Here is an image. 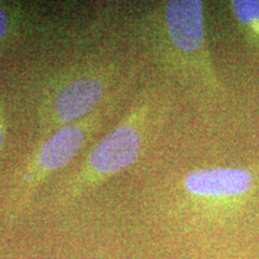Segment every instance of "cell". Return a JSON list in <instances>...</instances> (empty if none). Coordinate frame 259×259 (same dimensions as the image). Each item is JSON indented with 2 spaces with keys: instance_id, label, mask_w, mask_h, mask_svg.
Instances as JSON below:
<instances>
[{
  "instance_id": "obj_6",
  "label": "cell",
  "mask_w": 259,
  "mask_h": 259,
  "mask_svg": "<svg viewBox=\"0 0 259 259\" xmlns=\"http://www.w3.org/2000/svg\"><path fill=\"white\" fill-rule=\"evenodd\" d=\"M231 8L246 40L259 51V0H233Z\"/></svg>"
},
{
  "instance_id": "obj_2",
  "label": "cell",
  "mask_w": 259,
  "mask_h": 259,
  "mask_svg": "<svg viewBox=\"0 0 259 259\" xmlns=\"http://www.w3.org/2000/svg\"><path fill=\"white\" fill-rule=\"evenodd\" d=\"M147 106H136L97 143L79 169L63 186L64 200H73L138 160L144 144Z\"/></svg>"
},
{
  "instance_id": "obj_7",
  "label": "cell",
  "mask_w": 259,
  "mask_h": 259,
  "mask_svg": "<svg viewBox=\"0 0 259 259\" xmlns=\"http://www.w3.org/2000/svg\"><path fill=\"white\" fill-rule=\"evenodd\" d=\"M10 29V16L5 6L0 5V42L4 40Z\"/></svg>"
},
{
  "instance_id": "obj_1",
  "label": "cell",
  "mask_w": 259,
  "mask_h": 259,
  "mask_svg": "<svg viewBox=\"0 0 259 259\" xmlns=\"http://www.w3.org/2000/svg\"><path fill=\"white\" fill-rule=\"evenodd\" d=\"M150 34L162 63L206 88L220 89L206 45L202 2L170 0L161 4L153 15Z\"/></svg>"
},
{
  "instance_id": "obj_8",
  "label": "cell",
  "mask_w": 259,
  "mask_h": 259,
  "mask_svg": "<svg viewBox=\"0 0 259 259\" xmlns=\"http://www.w3.org/2000/svg\"><path fill=\"white\" fill-rule=\"evenodd\" d=\"M4 143H5V124H4V118H3L2 108H0V149L3 148Z\"/></svg>"
},
{
  "instance_id": "obj_4",
  "label": "cell",
  "mask_w": 259,
  "mask_h": 259,
  "mask_svg": "<svg viewBox=\"0 0 259 259\" xmlns=\"http://www.w3.org/2000/svg\"><path fill=\"white\" fill-rule=\"evenodd\" d=\"M107 88L101 72L78 71L59 77L45 93L40 107L41 126L48 135L78 122L96 111Z\"/></svg>"
},
{
  "instance_id": "obj_5",
  "label": "cell",
  "mask_w": 259,
  "mask_h": 259,
  "mask_svg": "<svg viewBox=\"0 0 259 259\" xmlns=\"http://www.w3.org/2000/svg\"><path fill=\"white\" fill-rule=\"evenodd\" d=\"M254 178L245 168H200L184 179L187 193L206 200H232L245 197L253 189Z\"/></svg>"
},
{
  "instance_id": "obj_3",
  "label": "cell",
  "mask_w": 259,
  "mask_h": 259,
  "mask_svg": "<svg viewBox=\"0 0 259 259\" xmlns=\"http://www.w3.org/2000/svg\"><path fill=\"white\" fill-rule=\"evenodd\" d=\"M100 119L101 112L96 109L83 120L54 131L35 149L25 164L16 191L18 206L27 203L47 178L66 167L78 155L101 121Z\"/></svg>"
}]
</instances>
